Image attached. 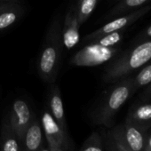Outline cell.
Instances as JSON below:
<instances>
[{
	"instance_id": "16",
	"label": "cell",
	"mask_w": 151,
	"mask_h": 151,
	"mask_svg": "<svg viewBox=\"0 0 151 151\" xmlns=\"http://www.w3.org/2000/svg\"><path fill=\"white\" fill-rule=\"evenodd\" d=\"M78 151H105L103 135L99 132H93Z\"/></svg>"
},
{
	"instance_id": "11",
	"label": "cell",
	"mask_w": 151,
	"mask_h": 151,
	"mask_svg": "<svg viewBox=\"0 0 151 151\" xmlns=\"http://www.w3.org/2000/svg\"><path fill=\"white\" fill-rule=\"evenodd\" d=\"M136 125L149 131L151 128V100H139L129 109L126 117Z\"/></svg>"
},
{
	"instance_id": "26",
	"label": "cell",
	"mask_w": 151,
	"mask_h": 151,
	"mask_svg": "<svg viewBox=\"0 0 151 151\" xmlns=\"http://www.w3.org/2000/svg\"><path fill=\"white\" fill-rule=\"evenodd\" d=\"M78 1H80V0H78Z\"/></svg>"
},
{
	"instance_id": "9",
	"label": "cell",
	"mask_w": 151,
	"mask_h": 151,
	"mask_svg": "<svg viewBox=\"0 0 151 151\" xmlns=\"http://www.w3.org/2000/svg\"><path fill=\"white\" fill-rule=\"evenodd\" d=\"M45 138L41 122L35 116L21 137L22 151H40L44 147Z\"/></svg>"
},
{
	"instance_id": "17",
	"label": "cell",
	"mask_w": 151,
	"mask_h": 151,
	"mask_svg": "<svg viewBox=\"0 0 151 151\" xmlns=\"http://www.w3.org/2000/svg\"><path fill=\"white\" fill-rule=\"evenodd\" d=\"M98 0H80L77 6L78 20L80 25L85 23L94 11Z\"/></svg>"
},
{
	"instance_id": "19",
	"label": "cell",
	"mask_w": 151,
	"mask_h": 151,
	"mask_svg": "<svg viewBox=\"0 0 151 151\" xmlns=\"http://www.w3.org/2000/svg\"><path fill=\"white\" fill-rule=\"evenodd\" d=\"M103 139H104L105 151H122L119 148V147L116 145V143L115 142L109 131L107 132L105 134H103Z\"/></svg>"
},
{
	"instance_id": "18",
	"label": "cell",
	"mask_w": 151,
	"mask_h": 151,
	"mask_svg": "<svg viewBox=\"0 0 151 151\" xmlns=\"http://www.w3.org/2000/svg\"><path fill=\"white\" fill-rule=\"evenodd\" d=\"M151 83V60L140 68V70L133 78V93Z\"/></svg>"
},
{
	"instance_id": "12",
	"label": "cell",
	"mask_w": 151,
	"mask_h": 151,
	"mask_svg": "<svg viewBox=\"0 0 151 151\" xmlns=\"http://www.w3.org/2000/svg\"><path fill=\"white\" fill-rule=\"evenodd\" d=\"M24 13L25 8L21 2H10L0 6V31L14 25Z\"/></svg>"
},
{
	"instance_id": "20",
	"label": "cell",
	"mask_w": 151,
	"mask_h": 151,
	"mask_svg": "<svg viewBox=\"0 0 151 151\" xmlns=\"http://www.w3.org/2000/svg\"><path fill=\"white\" fill-rule=\"evenodd\" d=\"M151 39V25L149 27H147V29H145L141 33H139V35L137 37V40L141 43L147 40H150Z\"/></svg>"
},
{
	"instance_id": "4",
	"label": "cell",
	"mask_w": 151,
	"mask_h": 151,
	"mask_svg": "<svg viewBox=\"0 0 151 151\" xmlns=\"http://www.w3.org/2000/svg\"><path fill=\"white\" fill-rule=\"evenodd\" d=\"M148 132L127 118L109 130L112 138L122 151H143Z\"/></svg>"
},
{
	"instance_id": "21",
	"label": "cell",
	"mask_w": 151,
	"mask_h": 151,
	"mask_svg": "<svg viewBox=\"0 0 151 151\" xmlns=\"http://www.w3.org/2000/svg\"><path fill=\"white\" fill-rule=\"evenodd\" d=\"M46 141H47V144H48V147L50 149V151H68L64 148H62L61 147H60L56 142H54L52 139H45Z\"/></svg>"
},
{
	"instance_id": "3",
	"label": "cell",
	"mask_w": 151,
	"mask_h": 151,
	"mask_svg": "<svg viewBox=\"0 0 151 151\" xmlns=\"http://www.w3.org/2000/svg\"><path fill=\"white\" fill-rule=\"evenodd\" d=\"M151 60V39L139 43L138 45L125 51L115 60L106 69L103 80L114 83L130 76Z\"/></svg>"
},
{
	"instance_id": "15",
	"label": "cell",
	"mask_w": 151,
	"mask_h": 151,
	"mask_svg": "<svg viewBox=\"0 0 151 151\" xmlns=\"http://www.w3.org/2000/svg\"><path fill=\"white\" fill-rule=\"evenodd\" d=\"M124 30L111 32L109 34L100 36L96 38H93L87 44L97 45H101L104 47H113L118 45L122 41V39L124 38Z\"/></svg>"
},
{
	"instance_id": "14",
	"label": "cell",
	"mask_w": 151,
	"mask_h": 151,
	"mask_svg": "<svg viewBox=\"0 0 151 151\" xmlns=\"http://www.w3.org/2000/svg\"><path fill=\"white\" fill-rule=\"evenodd\" d=\"M151 0H121L107 14V18L117 17L144 6Z\"/></svg>"
},
{
	"instance_id": "8",
	"label": "cell",
	"mask_w": 151,
	"mask_h": 151,
	"mask_svg": "<svg viewBox=\"0 0 151 151\" xmlns=\"http://www.w3.org/2000/svg\"><path fill=\"white\" fill-rule=\"evenodd\" d=\"M80 24L78 20L77 6L72 5L66 13L63 24H61V36L63 45L68 50L73 49L80 42Z\"/></svg>"
},
{
	"instance_id": "22",
	"label": "cell",
	"mask_w": 151,
	"mask_h": 151,
	"mask_svg": "<svg viewBox=\"0 0 151 151\" xmlns=\"http://www.w3.org/2000/svg\"><path fill=\"white\" fill-rule=\"evenodd\" d=\"M146 88L140 95V100H151V83L145 86Z\"/></svg>"
},
{
	"instance_id": "6",
	"label": "cell",
	"mask_w": 151,
	"mask_h": 151,
	"mask_svg": "<svg viewBox=\"0 0 151 151\" xmlns=\"http://www.w3.org/2000/svg\"><path fill=\"white\" fill-rule=\"evenodd\" d=\"M6 116L13 129L20 137H22L36 115L25 100L17 98L12 102Z\"/></svg>"
},
{
	"instance_id": "7",
	"label": "cell",
	"mask_w": 151,
	"mask_h": 151,
	"mask_svg": "<svg viewBox=\"0 0 151 151\" xmlns=\"http://www.w3.org/2000/svg\"><path fill=\"white\" fill-rule=\"evenodd\" d=\"M40 122L43 127L45 139H52L60 147L68 151L72 149V142L70 138L68 137V132L64 131L59 125V124L53 118V116L46 107L42 111Z\"/></svg>"
},
{
	"instance_id": "1",
	"label": "cell",
	"mask_w": 151,
	"mask_h": 151,
	"mask_svg": "<svg viewBox=\"0 0 151 151\" xmlns=\"http://www.w3.org/2000/svg\"><path fill=\"white\" fill-rule=\"evenodd\" d=\"M60 16L56 15L45 34L37 60V71L46 84L55 83L61 63L63 51Z\"/></svg>"
},
{
	"instance_id": "23",
	"label": "cell",
	"mask_w": 151,
	"mask_h": 151,
	"mask_svg": "<svg viewBox=\"0 0 151 151\" xmlns=\"http://www.w3.org/2000/svg\"><path fill=\"white\" fill-rule=\"evenodd\" d=\"M143 151H151V132H148L147 133V138Z\"/></svg>"
},
{
	"instance_id": "24",
	"label": "cell",
	"mask_w": 151,
	"mask_h": 151,
	"mask_svg": "<svg viewBox=\"0 0 151 151\" xmlns=\"http://www.w3.org/2000/svg\"><path fill=\"white\" fill-rule=\"evenodd\" d=\"M22 0H0V6L6 4V3H10V2H22Z\"/></svg>"
},
{
	"instance_id": "5",
	"label": "cell",
	"mask_w": 151,
	"mask_h": 151,
	"mask_svg": "<svg viewBox=\"0 0 151 151\" xmlns=\"http://www.w3.org/2000/svg\"><path fill=\"white\" fill-rule=\"evenodd\" d=\"M150 10H151V5H147L132 12H130L128 14L117 16L116 18L106 23L100 29L85 36L84 38L82 39V44H87L93 38H96L105 34H109V33L119 31V30H124L127 27L133 24L139 19L146 15Z\"/></svg>"
},
{
	"instance_id": "10",
	"label": "cell",
	"mask_w": 151,
	"mask_h": 151,
	"mask_svg": "<svg viewBox=\"0 0 151 151\" xmlns=\"http://www.w3.org/2000/svg\"><path fill=\"white\" fill-rule=\"evenodd\" d=\"M46 108L59 124V125L66 132H68L64 105L60 94V90L55 83L49 84L46 94Z\"/></svg>"
},
{
	"instance_id": "2",
	"label": "cell",
	"mask_w": 151,
	"mask_h": 151,
	"mask_svg": "<svg viewBox=\"0 0 151 151\" xmlns=\"http://www.w3.org/2000/svg\"><path fill=\"white\" fill-rule=\"evenodd\" d=\"M133 93V78L127 76L114 82L91 112L93 124L113 127L116 113Z\"/></svg>"
},
{
	"instance_id": "13",
	"label": "cell",
	"mask_w": 151,
	"mask_h": 151,
	"mask_svg": "<svg viewBox=\"0 0 151 151\" xmlns=\"http://www.w3.org/2000/svg\"><path fill=\"white\" fill-rule=\"evenodd\" d=\"M0 151H22L21 137L13 129L6 115L0 130Z\"/></svg>"
},
{
	"instance_id": "25",
	"label": "cell",
	"mask_w": 151,
	"mask_h": 151,
	"mask_svg": "<svg viewBox=\"0 0 151 151\" xmlns=\"http://www.w3.org/2000/svg\"><path fill=\"white\" fill-rule=\"evenodd\" d=\"M40 151H50V149H49V147H44Z\"/></svg>"
}]
</instances>
